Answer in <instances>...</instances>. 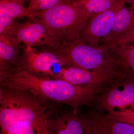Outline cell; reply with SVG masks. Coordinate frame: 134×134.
Wrapping results in <instances>:
<instances>
[{
    "mask_svg": "<svg viewBox=\"0 0 134 134\" xmlns=\"http://www.w3.org/2000/svg\"><path fill=\"white\" fill-rule=\"evenodd\" d=\"M27 12L24 0H0V16L16 19L27 16Z\"/></svg>",
    "mask_w": 134,
    "mask_h": 134,
    "instance_id": "obj_16",
    "label": "cell"
},
{
    "mask_svg": "<svg viewBox=\"0 0 134 134\" xmlns=\"http://www.w3.org/2000/svg\"><path fill=\"white\" fill-rule=\"evenodd\" d=\"M49 104L28 91L1 85V133L17 122L47 119L52 113Z\"/></svg>",
    "mask_w": 134,
    "mask_h": 134,
    "instance_id": "obj_2",
    "label": "cell"
},
{
    "mask_svg": "<svg viewBox=\"0 0 134 134\" xmlns=\"http://www.w3.org/2000/svg\"><path fill=\"white\" fill-rule=\"evenodd\" d=\"M47 126L54 134H93L88 116L74 110L49 117Z\"/></svg>",
    "mask_w": 134,
    "mask_h": 134,
    "instance_id": "obj_10",
    "label": "cell"
},
{
    "mask_svg": "<svg viewBox=\"0 0 134 134\" xmlns=\"http://www.w3.org/2000/svg\"><path fill=\"white\" fill-rule=\"evenodd\" d=\"M129 75L122 70L91 71L69 67L63 68L52 78L75 85L109 88L122 82Z\"/></svg>",
    "mask_w": 134,
    "mask_h": 134,
    "instance_id": "obj_5",
    "label": "cell"
},
{
    "mask_svg": "<svg viewBox=\"0 0 134 134\" xmlns=\"http://www.w3.org/2000/svg\"><path fill=\"white\" fill-rule=\"evenodd\" d=\"M93 134H134V126L107 118L97 110L89 113Z\"/></svg>",
    "mask_w": 134,
    "mask_h": 134,
    "instance_id": "obj_13",
    "label": "cell"
},
{
    "mask_svg": "<svg viewBox=\"0 0 134 134\" xmlns=\"http://www.w3.org/2000/svg\"><path fill=\"white\" fill-rule=\"evenodd\" d=\"M99 47L117 60L127 73L134 76V44Z\"/></svg>",
    "mask_w": 134,
    "mask_h": 134,
    "instance_id": "obj_14",
    "label": "cell"
},
{
    "mask_svg": "<svg viewBox=\"0 0 134 134\" xmlns=\"http://www.w3.org/2000/svg\"><path fill=\"white\" fill-rule=\"evenodd\" d=\"M27 16L41 22L61 44L77 41L89 21L77 0H61L49 9Z\"/></svg>",
    "mask_w": 134,
    "mask_h": 134,
    "instance_id": "obj_3",
    "label": "cell"
},
{
    "mask_svg": "<svg viewBox=\"0 0 134 134\" xmlns=\"http://www.w3.org/2000/svg\"><path fill=\"white\" fill-rule=\"evenodd\" d=\"M21 44L11 35H0V78L21 69Z\"/></svg>",
    "mask_w": 134,
    "mask_h": 134,
    "instance_id": "obj_11",
    "label": "cell"
},
{
    "mask_svg": "<svg viewBox=\"0 0 134 134\" xmlns=\"http://www.w3.org/2000/svg\"><path fill=\"white\" fill-rule=\"evenodd\" d=\"M66 68L65 63L58 54L48 49L38 51L34 47L23 48L21 69L39 76L52 78L55 75L54 68Z\"/></svg>",
    "mask_w": 134,
    "mask_h": 134,
    "instance_id": "obj_7",
    "label": "cell"
},
{
    "mask_svg": "<svg viewBox=\"0 0 134 134\" xmlns=\"http://www.w3.org/2000/svg\"><path fill=\"white\" fill-rule=\"evenodd\" d=\"M49 134H54L52 132L50 131V130H49Z\"/></svg>",
    "mask_w": 134,
    "mask_h": 134,
    "instance_id": "obj_22",
    "label": "cell"
},
{
    "mask_svg": "<svg viewBox=\"0 0 134 134\" xmlns=\"http://www.w3.org/2000/svg\"><path fill=\"white\" fill-rule=\"evenodd\" d=\"M1 85L25 90L48 103L66 104L78 112L83 106L92 104L105 88L72 84L60 79L38 76L20 69L0 79Z\"/></svg>",
    "mask_w": 134,
    "mask_h": 134,
    "instance_id": "obj_1",
    "label": "cell"
},
{
    "mask_svg": "<svg viewBox=\"0 0 134 134\" xmlns=\"http://www.w3.org/2000/svg\"><path fill=\"white\" fill-rule=\"evenodd\" d=\"M117 0H77L89 20L91 18L111 8Z\"/></svg>",
    "mask_w": 134,
    "mask_h": 134,
    "instance_id": "obj_17",
    "label": "cell"
},
{
    "mask_svg": "<svg viewBox=\"0 0 134 134\" xmlns=\"http://www.w3.org/2000/svg\"><path fill=\"white\" fill-rule=\"evenodd\" d=\"M48 119L37 122H17L1 134H49L47 126Z\"/></svg>",
    "mask_w": 134,
    "mask_h": 134,
    "instance_id": "obj_15",
    "label": "cell"
},
{
    "mask_svg": "<svg viewBox=\"0 0 134 134\" xmlns=\"http://www.w3.org/2000/svg\"><path fill=\"white\" fill-rule=\"evenodd\" d=\"M129 1L117 0L109 9L91 18L77 41L98 47L100 40L110 32L117 13Z\"/></svg>",
    "mask_w": 134,
    "mask_h": 134,
    "instance_id": "obj_8",
    "label": "cell"
},
{
    "mask_svg": "<svg viewBox=\"0 0 134 134\" xmlns=\"http://www.w3.org/2000/svg\"><path fill=\"white\" fill-rule=\"evenodd\" d=\"M103 114L107 118L117 120L134 126V104L121 111Z\"/></svg>",
    "mask_w": 134,
    "mask_h": 134,
    "instance_id": "obj_18",
    "label": "cell"
},
{
    "mask_svg": "<svg viewBox=\"0 0 134 134\" xmlns=\"http://www.w3.org/2000/svg\"><path fill=\"white\" fill-rule=\"evenodd\" d=\"M58 54L66 67H73L91 71L122 70V66L110 54L100 47L76 41L47 47Z\"/></svg>",
    "mask_w": 134,
    "mask_h": 134,
    "instance_id": "obj_4",
    "label": "cell"
},
{
    "mask_svg": "<svg viewBox=\"0 0 134 134\" xmlns=\"http://www.w3.org/2000/svg\"><path fill=\"white\" fill-rule=\"evenodd\" d=\"M92 104L101 113L121 111L134 104V76L129 75L122 82L98 96Z\"/></svg>",
    "mask_w": 134,
    "mask_h": 134,
    "instance_id": "obj_6",
    "label": "cell"
},
{
    "mask_svg": "<svg viewBox=\"0 0 134 134\" xmlns=\"http://www.w3.org/2000/svg\"><path fill=\"white\" fill-rule=\"evenodd\" d=\"M61 0H31L27 8V16L32 13L44 11L51 8Z\"/></svg>",
    "mask_w": 134,
    "mask_h": 134,
    "instance_id": "obj_19",
    "label": "cell"
},
{
    "mask_svg": "<svg viewBox=\"0 0 134 134\" xmlns=\"http://www.w3.org/2000/svg\"><path fill=\"white\" fill-rule=\"evenodd\" d=\"M130 6H124L117 13L110 32L100 40L99 46L116 43L133 27L134 0H130Z\"/></svg>",
    "mask_w": 134,
    "mask_h": 134,
    "instance_id": "obj_12",
    "label": "cell"
},
{
    "mask_svg": "<svg viewBox=\"0 0 134 134\" xmlns=\"http://www.w3.org/2000/svg\"><path fill=\"white\" fill-rule=\"evenodd\" d=\"M18 24L16 19L7 16H0V35H11Z\"/></svg>",
    "mask_w": 134,
    "mask_h": 134,
    "instance_id": "obj_20",
    "label": "cell"
},
{
    "mask_svg": "<svg viewBox=\"0 0 134 134\" xmlns=\"http://www.w3.org/2000/svg\"><path fill=\"white\" fill-rule=\"evenodd\" d=\"M134 43V26L119 41L111 45L127 44ZM108 46V45H107Z\"/></svg>",
    "mask_w": 134,
    "mask_h": 134,
    "instance_id": "obj_21",
    "label": "cell"
},
{
    "mask_svg": "<svg viewBox=\"0 0 134 134\" xmlns=\"http://www.w3.org/2000/svg\"><path fill=\"white\" fill-rule=\"evenodd\" d=\"M29 18L30 20L25 23H19L13 33L9 35L25 46L53 47L61 44L50 36L41 22L33 18Z\"/></svg>",
    "mask_w": 134,
    "mask_h": 134,
    "instance_id": "obj_9",
    "label": "cell"
}]
</instances>
